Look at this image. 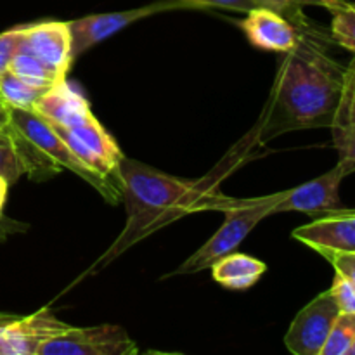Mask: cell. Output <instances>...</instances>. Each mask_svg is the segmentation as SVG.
Segmentation results:
<instances>
[{"mask_svg":"<svg viewBox=\"0 0 355 355\" xmlns=\"http://www.w3.org/2000/svg\"><path fill=\"white\" fill-rule=\"evenodd\" d=\"M9 69L14 75L19 76L23 82L38 87V89H49V87L66 80V75H62L61 71H58L51 64L44 62L24 49H17L12 61H10Z\"/></svg>","mask_w":355,"mask_h":355,"instance_id":"17","label":"cell"},{"mask_svg":"<svg viewBox=\"0 0 355 355\" xmlns=\"http://www.w3.org/2000/svg\"><path fill=\"white\" fill-rule=\"evenodd\" d=\"M189 7H194V9H201V7H207V0H182Z\"/></svg>","mask_w":355,"mask_h":355,"instance_id":"31","label":"cell"},{"mask_svg":"<svg viewBox=\"0 0 355 355\" xmlns=\"http://www.w3.org/2000/svg\"><path fill=\"white\" fill-rule=\"evenodd\" d=\"M6 130L12 139L24 175L35 182L51 179L61 170H69L89 182L107 203L116 205L121 200L120 193H116L99 173L80 162L55 128L33 110L9 107V123Z\"/></svg>","mask_w":355,"mask_h":355,"instance_id":"3","label":"cell"},{"mask_svg":"<svg viewBox=\"0 0 355 355\" xmlns=\"http://www.w3.org/2000/svg\"><path fill=\"white\" fill-rule=\"evenodd\" d=\"M238 24L248 40L262 51L286 54L298 42V28L284 16L263 7L248 10Z\"/></svg>","mask_w":355,"mask_h":355,"instance_id":"13","label":"cell"},{"mask_svg":"<svg viewBox=\"0 0 355 355\" xmlns=\"http://www.w3.org/2000/svg\"><path fill=\"white\" fill-rule=\"evenodd\" d=\"M333 144L338 151V162L355 170V90L347 83L342 104L331 125Z\"/></svg>","mask_w":355,"mask_h":355,"instance_id":"16","label":"cell"},{"mask_svg":"<svg viewBox=\"0 0 355 355\" xmlns=\"http://www.w3.org/2000/svg\"><path fill=\"white\" fill-rule=\"evenodd\" d=\"M347 83L355 90V59L347 66Z\"/></svg>","mask_w":355,"mask_h":355,"instance_id":"29","label":"cell"},{"mask_svg":"<svg viewBox=\"0 0 355 355\" xmlns=\"http://www.w3.org/2000/svg\"><path fill=\"white\" fill-rule=\"evenodd\" d=\"M19 49L31 52L51 64L62 75L71 66V31L68 21H42V23L19 24Z\"/></svg>","mask_w":355,"mask_h":355,"instance_id":"12","label":"cell"},{"mask_svg":"<svg viewBox=\"0 0 355 355\" xmlns=\"http://www.w3.org/2000/svg\"><path fill=\"white\" fill-rule=\"evenodd\" d=\"M21 175H24V172L19 158H17L12 139L9 137L7 130H0V177H3L10 186Z\"/></svg>","mask_w":355,"mask_h":355,"instance_id":"22","label":"cell"},{"mask_svg":"<svg viewBox=\"0 0 355 355\" xmlns=\"http://www.w3.org/2000/svg\"><path fill=\"white\" fill-rule=\"evenodd\" d=\"M33 111L47 120L52 127L64 128L75 127L94 114L89 101L66 80L49 87L37 101Z\"/></svg>","mask_w":355,"mask_h":355,"instance_id":"14","label":"cell"},{"mask_svg":"<svg viewBox=\"0 0 355 355\" xmlns=\"http://www.w3.org/2000/svg\"><path fill=\"white\" fill-rule=\"evenodd\" d=\"M7 191H9V182L3 177H0V220H2V210L7 200Z\"/></svg>","mask_w":355,"mask_h":355,"instance_id":"28","label":"cell"},{"mask_svg":"<svg viewBox=\"0 0 355 355\" xmlns=\"http://www.w3.org/2000/svg\"><path fill=\"white\" fill-rule=\"evenodd\" d=\"M355 170L347 163L338 162L329 172L322 173L318 179H312L295 189L284 191L283 198L274 208V214L283 211H304L309 215H318L322 211L342 208L340 205V184L347 175Z\"/></svg>","mask_w":355,"mask_h":355,"instance_id":"9","label":"cell"},{"mask_svg":"<svg viewBox=\"0 0 355 355\" xmlns=\"http://www.w3.org/2000/svg\"><path fill=\"white\" fill-rule=\"evenodd\" d=\"M19 318V314H9V312H0V326L7 324L9 321H12V319Z\"/></svg>","mask_w":355,"mask_h":355,"instance_id":"30","label":"cell"},{"mask_svg":"<svg viewBox=\"0 0 355 355\" xmlns=\"http://www.w3.org/2000/svg\"><path fill=\"white\" fill-rule=\"evenodd\" d=\"M173 9H191L182 0H158L149 6L137 7V9L118 10V12L92 14V16L80 17V19L68 21L69 31H71V55L73 59L78 58L90 47L99 42L106 40L111 35L118 33L127 28L128 24L141 21L144 17L153 16L158 12H166Z\"/></svg>","mask_w":355,"mask_h":355,"instance_id":"7","label":"cell"},{"mask_svg":"<svg viewBox=\"0 0 355 355\" xmlns=\"http://www.w3.org/2000/svg\"><path fill=\"white\" fill-rule=\"evenodd\" d=\"M349 355H355V342H354V345L350 347V350H349Z\"/></svg>","mask_w":355,"mask_h":355,"instance_id":"33","label":"cell"},{"mask_svg":"<svg viewBox=\"0 0 355 355\" xmlns=\"http://www.w3.org/2000/svg\"><path fill=\"white\" fill-rule=\"evenodd\" d=\"M21 44V28L19 24L10 30L0 33V73L9 69L10 61H12L14 54L17 52Z\"/></svg>","mask_w":355,"mask_h":355,"instance_id":"24","label":"cell"},{"mask_svg":"<svg viewBox=\"0 0 355 355\" xmlns=\"http://www.w3.org/2000/svg\"><path fill=\"white\" fill-rule=\"evenodd\" d=\"M45 90L47 89H38V87L23 82L10 69L0 73V97L9 107L33 110V106Z\"/></svg>","mask_w":355,"mask_h":355,"instance_id":"19","label":"cell"},{"mask_svg":"<svg viewBox=\"0 0 355 355\" xmlns=\"http://www.w3.org/2000/svg\"><path fill=\"white\" fill-rule=\"evenodd\" d=\"M335 297L336 304H338L340 311L342 312H354L355 314V288L352 286L347 277L340 276L335 272V279H333V286L329 288Z\"/></svg>","mask_w":355,"mask_h":355,"instance_id":"23","label":"cell"},{"mask_svg":"<svg viewBox=\"0 0 355 355\" xmlns=\"http://www.w3.org/2000/svg\"><path fill=\"white\" fill-rule=\"evenodd\" d=\"M6 232H9V229L3 227L2 220H0V239H3V236H6Z\"/></svg>","mask_w":355,"mask_h":355,"instance_id":"32","label":"cell"},{"mask_svg":"<svg viewBox=\"0 0 355 355\" xmlns=\"http://www.w3.org/2000/svg\"><path fill=\"white\" fill-rule=\"evenodd\" d=\"M211 269V276L227 290H248L252 288L263 272L267 270V266L260 262L259 259L245 255V253H229V255L218 259Z\"/></svg>","mask_w":355,"mask_h":355,"instance_id":"15","label":"cell"},{"mask_svg":"<svg viewBox=\"0 0 355 355\" xmlns=\"http://www.w3.org/2000/svg\"><path fill=\"white\" fill-rule=\"evenodd\" d=\"M298 42L283 54L257 142L267 144L279 135L307 128H331L347 87V66L340 64L328 47L331 35L305 17Z\"/></svg>","mask_w":355,"mask_h":355,"instance_id":"1","label":"cell"},{"mask_svg":"<svg viewBox=\"0 0 355 355\" xmlns=\"http://www.w3.org/2000/svg\"><path fill=\"white\" fill-rule=\"evenodd\" d=\"M324 9L331 14L333 42L355 55V3L349 0H328Z\"/></svg>","mask_w":355,"mask_h":355,"instance_id":"18","label":"cell"},{"mask_svg":"<svg viewBox=\"0 0 355 355\" xmlns=\"http://www.w3.org/2000/svg\"><path fill=\"white\" fill-rule=\"evenodd\" d=\"M9 123V106L0 97V130H6Z\"/></svg>","mask_w":355,"mask_h":355,"instance_id":"27","label":"cell"},{"mask_svg":"<svg viewBox=\"0 0 355 355\" xmlns=\"http://www.w3.org/2000/svg\"><path fill=\"white\" fill-rule=\"evenodd\" d=\"M207 7H220V9L248 12V10L255 9V3L252 0H207Z\"/></svg>","mask_w":355,"mask_h":355,"instance_id":"26","label":"cell"},{"mask_svg":"<svg viewBox=\"0 0 355 355\" xmlns=\"http://www.w3.org/2000/svg\"><path fill=\"white\" fill-rule=\"evenodd\" d=\"M314 217L312 222L295 229V239L321 257L329 252H355V210L336 208Z\"/></svg>","mask_w":355,"mask_h":355,"instance_id":"10","label":"cell"},{"mask_svg":"<svg viewBox=\"0 0 355 355\" xmlns=\"http://www.w3.org/2000/svg\"><path fill=\"white\" fill-rule=\"evenodd\" d=\"M120 175L127 225L92 270L103 269L146 236L191 211L215 210L224 196L203 184L168 175L127 156L120 162Z\"/></svg>","mask_w":355,"mask_h":355,"instance_id":"2","label":"cell"},{"mask_svg":"<svg viewBox=\"0 0 355 355\" xmlns=\"http://www.w3.org/2000/svg\"><path fill=\"white\" fill-rule=\"evenodd\" d=\"M283 193L266 198H253V200H232L222 196L215 207V210H222L225 214L222 227L173 274L201 272L210 269L218 259L236 252V248L245 241L257 224H260L269 215H274V208L283 198Z\"/></svg>","mask_w":355,"mask_h":355,"instance_id":"4","label":"cell"},{"mask_svg":"<svg viewBox=\"0 0 355 355\" xmlns=\"http://www.w3.org/2000/svg\"><path fill=\"white\" fill-rule=\"evenodd\" d=\"M252 2L255 3V7L274 10V12L284 16L293 24H298L307 17L304 14V7L318 6L324 9L328 0H252Z\"/></svg>","mask_w":355,"mask_h":355,"instance_id":"21","label":"cell"},{"mask_svg":"<svg viewBox=\"0 0 355 355\" xmlns=\"http://www.w3.org/2000/svg\"><path fill=\"white\" fill-rule=\"evenodd\" d=\"M355 342V314L340 312L329 331L328 340L322 347L321 355H349L350 347Z\"/></svg>","mask_w":355,"mask_h":355,"instance_id":"20","label":"cell"},{"mask_svg":"<svg viewBox=\"0 0 355 355\" xmlns=\"http://www.w3.org/2000/svg\"><path fill=\"white\" fill-rule=\"evenodd\" d=\"M76 158L99 173L121 196L120 162L123 153L94 114L75 127H54Z\"/></svg>","mask_w":355,"mask_h":355,"instance_id":"5","label":"cell"},{"mask_svg":"<svg viewBox=\"0 0 355 355\" xmlns=\"http://www.w3.org/2000/svg\"><path fill=\"white\" fill-rule=\"evenodd\" d=\"M137 345L121 326L66 328L42 343L38 355H134Z\"/></svg>","mask_w":355,"mask_h":355,"instance_id":"6","label":"cell"},{"mask_svg":"<svg viewBox=\"0 0 355 355\" xmlns=\"http://www.w3.org/2000/svg\"><path fill=\"white\" fill-rule=\"evenodd\" d=\"M69 328L49 309L0 326V355H38L42 343Z\"/></svg>","mask_w":355,"mask_h":355,"instance_id":"11","label":"cell"},{"mask_svg":"<svg viewBox=\"0 0 355 355\" xmlns=\"http://www.w3.org/2000/svg\"><path fill=\"white\" fill-rule=\"evenodd\" d=\"M340 307L331 290L322 291L305 305L291 322L284 343L295 355H321L329 331L340 314Z\"/></svg>","mask_w":355,"mask_h":355,"instance_id":"8","label":"cell"},{"mask_svg":"<svg viewBox=\"0 0 355 355\" xmlns=\"http://www.w3.org/2000/svg\"><path fill=\"white\" fill-rule=\"evenodd\" d=\"M333 266L335 272L347 277L355 288V252H329L322 255Z\"/></svg>","mask_w":355,"mask_h":355,"instance_id":"25","label":"cell"}]
</instances>
